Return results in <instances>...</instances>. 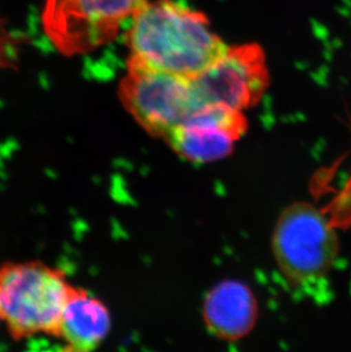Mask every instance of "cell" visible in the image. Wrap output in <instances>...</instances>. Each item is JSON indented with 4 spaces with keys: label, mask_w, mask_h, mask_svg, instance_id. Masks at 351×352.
<instances>
[{
    "label": "cell",
    "mask_w": 351,
    "mask_h": 352,
    "mask_svg": "<svg viewBox=\"0 0 351 352\" xmlns=\"http://www.w3.org/2000/svg\"><path fill=\"white\" fill-rule=\"evenodd\" d=\"M0 322H1V320H0Z\"/></svg>",
    "instance_id": "10"
},
{
    "label": "cell",
    "mask_w": 351,
    "mask_h": 352,
    "mask_svg": "<svg viewBox=\"0 0 351 352\" xmlns=\"http://www.w3.org/2000/svg\"><path fill=\"white\" fill-rule=\"evenodd\" d=\"M147 0H47L43 28L57 50L86 53L109 43Z\"/></svg>",
    "instance_id": "5"
},
{
    "label": "cell",
    "mask_w": 351,
    "mask_h": 352,
    "mask_svg": "<svg viewBox=\"0 0 351 352\" xmlns=\"http://www.w3.org/2000/svg\"><path fill=\"white\" fill-rule=\"evenodd\" d=\"M73 285L63 272L40 261L0 266V320L15 340L55 336Z\"/></svg>",
    "instance_id": "2"
},
{
    "label": "cell",
    "mask_w": 351,
    "mask_h": 352,
    "mask_svg": "<svg viewBox=\"0 0 351 352\" xmlns=\"http://www.w3.org/2000/svg\"><path fill=\"white\" fill-rule=\"evenodd\" d=\"M272 249L286 282L304 286L330 273L338 259L340 242L334 228L314 204L295 202L279 214Z\"/></svg>",
    "instance_id": "3"
},
{
    "label": "cell",
    "mask_w": 351,
    "mask_h": 352,
    "mask_svg": "<svg viewBox=\"0 0 351 352\" xmlns=\"http://www.w3.org/2000/svg\"><path fill=\"white\" fill-rule=\"evenodd\" d=\"M258 318V302L248 286L237 280H224L208 293L203 303V319L213 336L237 341L248 336Z\"/></svg>",
    "instance_id": "8"
},
{
    "label": "cell",
    "mask_w": 351,
    "mask_h": 352,
    "mask_svg": "<svg viewBox=\"0 0 351 352\" xmlns=\"http://www.w3.org/2000/svg\"><path fill=\"white\" fill-rule=\"evenodd\" d=\"M267 82L265 55L253 43L228 47L215 63L191 79L199 110L219 107L240 112L258 103Z\"/></svg>",
    "instance_id": "6"
},
{
    "label": "cell",
    "mask_w": 351,
    "mask_h": 352,
    "mask_svg": "<svg viewBox=\"0 0 351 352\" xmlns=\"http://www.w3.org/2000/svg\"><path fill=\"white\" fill-rule=\"evenodd\" d=\"M246 128L244 112L203 107L177 126L164 142L187 161L213 162L228 157Z\"/></svg>",
    "instance_id": "7"
},
{
    "label": "cell",
    "mask_w": 351,
    "mask_h": 352,
    "mask_svg": "<svg viewBox=\"0 0 351 352\" xmlns=\"http://www.w3.org/2000/svg\"><path fill=\"white\" fill-rule=\"evenodd\" d=\"M109 329L107 307L85 289L73 286L54 336L67 344V351L88 352L104 342Z\"/></svg>",
    "instance_id": "9"
},
{
    "label": "cell",
    "mask_w": 351,
    "mask_h": 352,
    "mask_svg": "<svg viewBox=\"0 0 351 352\" xmlns=\"http://www.w3.org/2000/svg\"><path fill=\"white\" fill-rule=\"evenodd\" d=\"M129 64L192 78L202 74L228 46L206 15L173 0L146 1L130 19Z\"/></svg>",
    "instance_id": "1"
},
{
    "label": "cell",
    "mask_w": 351,
    "mask_h": 352,
    "mask_svg": "<svg viewBox=\"0 0 351 352\" xmlns=\"http://www.w3.org/2000/svg\"><path fill=\"white\" fill-rule=\"evenodd\" d=\"M120 85V98L130 116L149 135L166 140L198 111L189 78L128 65Z\"/></svg>",
    "instance_id": "4"
}]
</instances>
